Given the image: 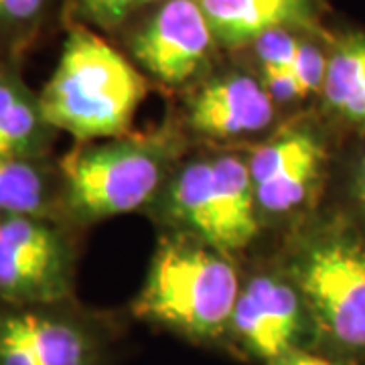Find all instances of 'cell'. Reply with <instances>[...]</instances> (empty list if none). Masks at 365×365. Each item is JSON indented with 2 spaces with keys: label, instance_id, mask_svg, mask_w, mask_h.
<instances>
[{
  "label": "cell",
  "instance_id": "1",
  "mask_svg": "<svg viewBox=\"0 0 365 365\" xmlns=\"http://www.w3.org/2000/svg\"><path fill=\"white\" fill-rule=\"evenodd\" d=\"M39 98L55 130L78 144L93 143L128 134L146 98V79L100 33L71 23Z\"/></svg>",
  "mask_w": 365,
  "mask_h": 365
},
{
  "label": "cell",
  "instance_id": "2",
  "mask_svg": "<svg viewBox=\"0 0 365 365\" xmlns=\"http://www.w3.org/2000/svg\"><path fill=\"white\" fill-rule=\"evenodd\" d=\"M179 153L170 128L76 144L57 165L67 225H91L148 205Z\"/></svg>",
  "mask_w": 365,
  "mask_h": 365
},
{
  "label": "cell",
  "instance_id": "3",
  "mask_svg": "<svg viewBox=\"0 0 365 365\" xmlns=\"http://www.w3.org/2000/svg\"><path fill=\"white\" fill-rule=\"evenodd\" d=\"M240 288L230 254L195 235L163 240L132 313L193 343H220Z\"/></svg>",
  "mask_w": 365,
  "mask_h": 365
},
{
  "label": "cell",
  "instance_id": "4",
  "mask_svg": "<svg viewBox=\"0 0 365 365\" xmlns=\"http://www.w3.org/2000/svg\"><path fill=\"white\" fill-rule=\"evenodd\" d=\"M287 276L311 317L314 349L365 364V237L343 223L317 227L294 248Z\"/></svg>",
  "mask_w": 365,
  "mask_h": 365
},
{
  "label": "cell",
  "instance_id": "5",
  "mask_svg": "<svg viewBox=\"0 0 365 365\" xmlns=\"http://www.w3.org/2000/svg\"><path fill=\"white\" fill-rule=\"evenodd\" d=\"M110 331L73 299L0 302V365H108Z\"/></svg>",
  "mask_w": 365,
  "mask_h": 365
},
{
  "label": "cell",
  "instance_id": "6",
  "mask_svg": "<svg viewBox=\"0 0 365 365\" xmlns=\"http://www.w3.org/2000/svg\"><path fill=\"white\" fill-rule=\"evenodd\" d=\"M76 260L67 223L33 215H0L2 304L71 300Z\"/></svg>",
  "mask_w": 365,
  "mask_h": 365
},
{
  "label": "cell",
  "instance_id": "7",
  "mask_svg": "<svg viewBox=\"0 0 365 365\" xmlns=\"http://www.w3.org/2000/svg\"><path fill=\"white\" fill-rule=\"evenodd\" d=\"M225 341L264 365L294 349H314L311 317L287 272L258 274L242 284Z\"/></svg>",
  "mask_w": 365,
  "mask_h": 365
},
{
  "label": "cell",
  "instance_id": "8",
  "mask_svg": "<svg viewBox=\"0 0 365 365\" xmlns=\"http://www.w3.org/2000/svg\"><path fill=\"white\" fill-rule=\"evenodd\" d=\"M217 45L199 0H163L128 35V51L138 67L170 88L197 78Z\"/></svg>",
  "mask_w": 365,
  "mask_h": 365
},
{
  "label": "cell",
  "instance_id": "9",
  "mask_svg": "<svg viewBox=\"0 0 365 365\" xmlns=\"http://www.w3.org/2000/svg\"><path fill=\"white\" fill-rule=\"evenodd\" d=\"M327 150L313 126L299 124L280 130L248 158L258 207L284 215L304 205L323 177Z\"/></svg>",
  "mask_w": 365,
  "mask_h": 365
},
{
  "label": "cell",
  "instance_id": "10",
  "mask_svg": "<svg viewBox=\"0 0 365 365\" xmlns=\"http://www.w3.org/2000/svg\"><path fill=\"white\" fill-rule=\"evenodd\" d=\"M274 120V100L262 81L244 71H227L203 83L189 104V122L213 138L258 134Z\"/></svg>",
  "mask_w": 365,
  "mask_h": 365
},
{
  "label": "cell",
  "instance_id": "11",
  "mask_svg": "<svg viewBox=\"0 0 365 365\" xmlns=\"http://www.w3.org/2000/svg\"><path fill=\"white\" fill-rule=\"evenodd\" d=\"M223 47H246L264 33L287 29L321 35L323 0H199Z\"/></svg>",
  "mask_w": 365,
  "mask_h": 365
},
{
  "label": "cell",
  "instance_id": "12",
  "mask_svg": "<svg viewBox=\"0 0 365 365\" xmlns=\"http://www.w3.org/2000/svg\"><path fill=\"white\" fill-rule=\"evenodd\" d=\"M55 132L39 93L23 81L16 63L0 57V157H49Z\"/></svg>",
  "mask_w": 365,
  "mask_h": 365
},
{
  "label": "cell",
  "instance_id": "13",
  "mask_svg": "<svg viewBox=\"0 0 365 365\" xmlns=\"http://www.w3.org/2000/svg\"><path fill=\"white\" fill-rule=\"evenodd\" d=\"M0 215L63 222L61 170L49 157H0Z\"/></svg>",
  "mask_w": 365,
  "mask_h": 365
},
{
  "label": "cell",
  "instance_id": "14",
  "mask_svg": "<svg viewBox=\"0 0 365 365\" xmlns=\"http://www.w3.org/2000/svg\"><path fill=\"white\" fill-rule=\"evenodd\" d=\"M169 209L189 235L223 252L222 209L211 158L193 160L177 170L169 185Z\"/></svg>",
  "mask_w": 365,
  "mask_h": 365
},
{
  "label": "cell",
  "instance_id": "15",
  "mask_svg": "<svg viewBox=\"0 0 365 365\" xmlns=\"http://www.w3.org/2000/svg\"><path fill=\"white\" fill-rule=\"evenodd\" d=\"M215 173L217 199L222 209L223 252L246 248L260 230V207L250 175L248 160L237 155L211 158Z\"/></svg>",
  "mask_w": 365,
  "mask_h": 365
},
{
  "label": "cell",
  "instance_id": "16",
  "mask_svg": "<svg viewBox=\"0 0 365 365\" xmlns=\"http://www.w3.org/2000/svg\"><path fill=\"white\" fill-rule=\"evenodd\" d=\"M321 93L337 116L365 124V33H347L333 41Z\"/></svg>",
  "mask_w": 365,
  "mask_h": 365
},
{
  "label": "cell",
  "instance_id": "17",
  "mask_svg": "<svg viewBox=\"0 0 365 365\" xmlns=\"http://www.w3.org/2000/svg\"><path fill=\"white\" fill-rule=\"evenodd\" d=\"M57 0H0V57L16 63L39 39Z\"/></svg>",
  "mask_w": 365,
  "mask_h": 365
},
{
  "label": "cell",
  "instance_id": "18",
  "mask_svg": "<svg viewBox=\"0 0 365 365\" xmlns=\"http://www.w3.org/2000/svg\"><path fill=\"white\" fill-rule=\"evenodd\" d=\"M163 0H66L63 21L79 23L93 31H118L130 21L132 14L146 6H157Z\"/></svg>",
  "mask_w": 365,
  "mask_h": 365
},
{
  "label": "cell",
  "instance_id": "19",
  "mask_svg": "<svg viewBox=\"0 0 365 365\" xmlns=\"http://www.w3.org/2000/svg\"><path fill=\"white\" fill-rule=\"evenodd\" d=\"M300 41H302V37L297 35L294 31L278 29V31L264 33L262 37L252 43V47H254V53H256L260 66L292 69V63H294L297 53H299Z\"/></svg>",
  "mask_w": 365,
  "mask_h": 365
},
{
  "label": "cell",
  "instance_id": "20",
  "mask_svg": "<svg viewBox=\"0 0 365 365\" xmlns=\"http://www.w3.org/2000/svg\"><path fill=\"white\" fill-rule=\"evenodd\" d=\"M327 63H329V53H325L317 43L311 39L300 41L297 59L292 63V71L300 81L304 93H314L323 90L327 76Z\"/></svg>",
  "mask_w": 365,
  "mask_h": 365
},
{
  "label": "cell",
  "instance_id": "21",
  "mask_svg": "<svg viewBox=\"0 0 365 365\" xmlns=\"http://www.w3.org/2000/svg\"><path fill=\"white\" fill-rule=\"evenodd\" d=\"M262 86L270 93L274 104H290L302 100L307 93L302 90L300 81L288 67H270L262 66Z\"/></svg>",
  "mask_w": 365,
  "mask_h": 365
},
{
  "label": "cell",
  "instance_id": "22",
  "mask_svg": "<svg viewBox=\"0 0 365 365\" xmlns=\"http://www.w3.org/2000/svg\"><path fill=\"white\" fill-rule=\"evenodd\" d=\"M268 365H347L327 355V353L317 351V349H294V351L287 353L282 357H278L276 361Z\"/></svg>",
  "mask_w": 365,
  "mask_h": 365
},
{
  "label": "cell",
  "instance_id": "23",
  "mask_svg": "<svg viewBox=\"0 0 365 365\" xmlns=\"http://www.w3.org/2000/svg\"><path fill=\"white\" fill-rule=\"evenodd\" d=\"M355 199L359 203V209L365 217V155L359 160V167L355 173Z\"/></svg>",
  "mask_w": 365,
  "mask_h": 365
}]
</instances>
